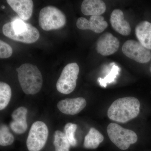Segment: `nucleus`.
<instances>
[{
	"instance_id": "obj_11",
	"label": "nucleus",
	"mask_w": 151,
	"mask_h": 151,
	"mask_svg": "<svg viewBox=\"0 0 151 151\" xmlns=\"http://www.w3.org/2000/svg\"><path fill=\"white\" fill-rule=\"evenodd\" d=\"M86 100L83 97L67 98L60 100L58 103L57 107L61 113L66 115H74L78 114L85 108Z\"/></svg>"
},
{
	"instance_id": "obj_9",
	"label": "nucleus",
	"mask_w": 151,
	"mask_h": 151,
	"mask_svg": "<svg viewBox=\"0 0 151 151\" xmlns=\"http://www.w3.org/2000/svg\"><path fill=\"white\" fill-rule=\"evenodd\" d=\"M120 42L117 38L109 32L102 35L97 42L96 50L99 54L103 56H108L118 51Z\"/></svg>"
},
{
	"instance_id": "obj_18",
	"label": "nucleus",
	"mask_w": 151,
	"mask_h": 151,
	"mask_svg": "<svg viewBox=\"0 0 151 151\" xmlns=\"http://www.w3.org/2000/svg\"><path fill=\"white\" fill-rule=\"evenodd\" d=\"M53 144L55 151H69L70 144L65 133L57 130L55 133Z\"/></svg>"
},
{
	"instance_id": "obj_3",
	"label": "nucleus",
	"mask_w": 151,
	"mask_h": 151,
	"mask_svg": "<svg viewBox=\"0 0 151 151\" xmlns=\"http://www.w3.org/2000/svg\"><path fill=\"white\" fill-rule=\"evenodd\" d=\"M19 83L23 91L27 94H35L42 87V76L36 65L24 63L17 68Z\"/></svg>"
},
{
	"instance_id": "obj_2",
	"label": "nucleus",
	"mask_w": 151,
	"mask_h": 151,
	"mask_svg": "<svg viewBox=\"0 0 151 151\" xmlns=\"http://www.w3.org/2000/svg\"><path fill=\"white\" fill-rule=\"evenodd\" d=\"M4 35L16 41L30 44L35 42L40 37V33L32 25L24 22L22 19H14L3 26Z\"/></svg>"
},
{
	"instance_id": "obj_21",
	"label": "nucleus",
	"mask_w": 151,
	"mask_h": 151,
	"mask_svg": "<svg viewBox=\"0 0 151 151\" xmlns=\"http://www.w3.org/2000/svg\"><path fill=\"white\" fill-rule=\"evenodd\" d=\"M76 124L72 123H67L64 127L65 134L70 146L75 147L77 144V141L75 138V132L77 129Z\"/></svg>"
},
{
	"instance_id": "obj_7",
	"label": "nucleus",
	"mask_w": 151,
	"mask_h": 151,
	"mask_svg": "<svg viewBox=\"0 0 151 151\" xmlns=\"http://www.w3.org/2000/svg\"><path fill=\"white\" fill-rule=\"evenodd\" d=\"M48 129L45 123L37 121L30 129L26 144L29 151H40L46 144L48 136Z\"/></svg>"
},
{
	"instance_id": "obj_1",
	"label": "nucleus",
	"mask_w": 151,
	"mask_h": 151,
	"mask_svg": "<svg viewBox=\"0 0 151 151\" xmlns=\"http://www.w3.org/2000/svg\"><path fill=\"white\" fill-rule=\"evenodd\" d=\"M140 108V103L134 97L119 98L108 108V116L112 121L124 124L137 117Z\"/></svg>"
},
{
	"instance_id": "obj_13",
	"label": "nucleus",
	"mask_w": 151,
	"mask_h": 151,
	"mask_svg": "<svg viewBox=\"0 0 151 151\" xmlns=\"http://www.w3.org/2000/svg\"><path fill=\"white\" fill-rule=\"evenodd\" d=\"M27 109L24 107H19L13 112L12 117L13 121L11 123L10 127L16 134H23L27 129Z\"/></svg>"
},
{
	"instance_id": "obj_19",
	"label": "nucleus",
	"mask_w": 151,
	"mask_h": 151,
	"mask_svg": "<svg viewBox=\"0 0 151 151\" xmlns=\"http://www.w3.org/2000/svg\"><path fill=\"white\" fill-rule=\"evenodd\" d=\"M12 96L9 85L5 82L0 83V110H4L8 105Z\"/></svg>"
},
{
	"instance_id": "obj_8",
	"label": "nucleus",
	"mask_w": 151,
	"mask_h": 151,
	"mask_svg": "<svg viewBox=\"0 0 151 151\" xmlns=\"http://www.w3.org/2000/svg\"><path fill=\"white\" fill-rule=\"evenodd\" d=\"M122 50L126 56L139 63H147L151 59L150 50L135 40L127 41L123 45Z\"/></svg>"
},
{
	"instance_id": "obj_16",
	"label": "nucleus",
	"mask_w": 151,
	"mask_h": 151,
	"mask_svg": "<svg viewBox=\"0 0 151 151\" xmlns=\"http://www.w3.org/2000/svg\"><path fill=\"white\" fill-rule=\"evenodd\" d=\"M135 34L140 43L146 48L151 50V23L140 22L135 28Z\"/></svg>"
},
{
	"instance_id": "obj_17",
	"label": "nucleus",
	"mask_w": 151,
	"mask_h": 151,
	"mask_svg": "<svg viewBox=\"0 0 151 151\" xmlns=\"http://www.w3.org/2000/svg\"><path fill=\"white\" fill-rule=\"evenodd\" d=\"M104 140V137L95 128H91L84 138V146L86 149H95Z\"/></svg>"
},
{
	"instance_id": "obj_12",
	"label": "nucleus",
	"mask_w": 151,
	"mask_h": 151,
	"mask_svg": "<svg viewBox=\"0 0 151 151\" xmlns=\"http://www.w3.org/2000/svg\"><path fill=\"white\" fill-rule=\"evenodd\" d=\"M110 22L113 29L124 36L129 35L131 26L129 23L124 19V13L119 9L114 10L111 14Z\"/></svg>"
},
{
	"instance_id": "obj_15",
	"label": "nucleus",
	"mask_w": 151,
	"mask_h": 151,
	"mask_svg": "<svg viewBox=\"0 0 151 151\" xmlns=\"http://www.w3.org/2000/svg\"><path fill=\"white\" fill-rule=\"evenodd\" d=\"M81 11L86 16H100L106 11L105 3L101 0H84L81 5Z\"/></svg>"
},
{
	"instance_id": "obj_20",
	"label": "nucleus",
	"mask_w": 151,
	"mask_h": 151,
	"mask_svg": "<svg viewBox=\"0 0 151 151\" xmlns=\"http://www.w3.org/2000/svg\"><path fill=\"white\" fill-rule=\"evenodd\" d=\"M14 140L13 135L9 132L6 125L1 126L0 130V145L1 146L10 145Z\"/></svg>"
},
{
	"instance_id": "obj_14",
	"label": "nucleus",
	"mask_w": 151,
	"mask_h": 151,
	"mask_svg": "<svg viewBox=\"0 0 151 151\" xmlns=\"http://www.w3.org/2000/svg\"><path fill=\"white\" fill-rule=\"evenodd\" d=\"M7 2L22 20L29 19L32 15L33 2L31 0H7Z\"/></svg>"
},
{
	"instance_id": "obj_10",
	"label": "nucleus",
	"mask_w": 151,
	"mask_h": 151,
	"mask_svg": "<svg viewBox=\"0 0 151 151\" xmlns=\"http://www.w3.org/2000/svg\"><path fill=\"white\" fill-rule=\"evenodd\" d=\"M76 25L79 29L91 30L96 33L103 32L108 26L107 22L101 16H91L89 20L84 17L78 19Z\"/></svg>"
},
{
	"instance_id": "obj_6",
	"label": "nucleus",
	"mask_w": 151,
	"mask_h": 151,
	"mask_svg": "<svg viewBox=\"0 0 151 151\" xmlns=\"http://www.w3.org/2000/svg\"><path fill=\"white\" fill-rule=\"evenodd\" d=\"M79 68L76 63L65 65L56 83L58 91L62 94H70L75 89L79 74Z\"/></svg>"
},
{
	"instance_id": "obj_4",
	"label": "nucleus",
	"mask_w": 151,
	"mask_h": 151,
	"mask_svg": "<svg viewBox=\"0 0 151 151\" xmlns=\"http://www.w3.org/2000/svg\"><path fill=\"white\" fill-rule=\"evenodd\" d=\"M66 21L65 14L53 6H47L40 12L39 24L44 30L59 29L65 26Z\"/></svg>"
},
{
	"instance_id": "obj_23",
	"label": "nucleus",
	"mask_w": 151,
	"mask_h": 151,
	"mask_svg": "<svg viewBox=\"0 0 151 151\" xmlns=\"http://www.w3.org/2000/svg\"><path fill=\"white\" fill-rule=\"evenodd\" d=\"M13 50L9 44L3 41L0 40V58H7L12 55Z\"/></svg>"
},
{
	"instance_id": "obj_5",
	"label": "nucleus",
	"mask_w": 151,
	"mask_h": 151,
	"mask_svg": "<svg viewBox=\"0 0 151 151\" xmlns=\"http://www.w3.org/2000/svg\"><path fill=\"white\" fill-rule=\"evenodd\" d=\"M107 133L110 140L119 149L125 150L138 140L136 133L132 130L124 129L119 124L112 123L108 125Z\"/></svg>"
},
{
	"instance_id": "obj_24",
	"label": "nucleus",
	"mask_w": 151,
	"mask_h": 151,
	"mask_svg": "<svg viewBox=\"0 0 151 151\" xmlns=\"http://www.w3.org/2000/svg\"><path fill=\"white\" fill-rule=\"evenodd\" d=\"M150 72H151V65L150 67Z\"/></svg>"
},
{
	"instance_id": "obj_25",
	"label": "nucleus",
	"mask_w": 151,
	"mask_h": 151,
	"mask_svg": "<svg viewBox=\"0 0 151 151\" xmlns=\"http://www.w3.org/2000/svg\"><path fill=\"white\" fill-rule=\"evenodd\" d=\"M2 8L3 9H4V8L5 7H4V6H3Z\"/></svg>"
},
{
	"instance_id": "obj_22",
	"label": "nucleus",
	"mask_w": 151,
	"mask_h": 151,
	"mask_svg": "<svg viewBox=\"0 0 151 151\" xmlns=\"http://www.w3.org/2000/svg\"><path fill=\"white\" fill-rule=\"evenodd\" d=\"M120 68L117 65H113L110 73H109L105 78H99L98 79L100 85L103 87H105L108 83H112L115 80L117 76L119 74Z\"/></svg>"
}]
</instances>
